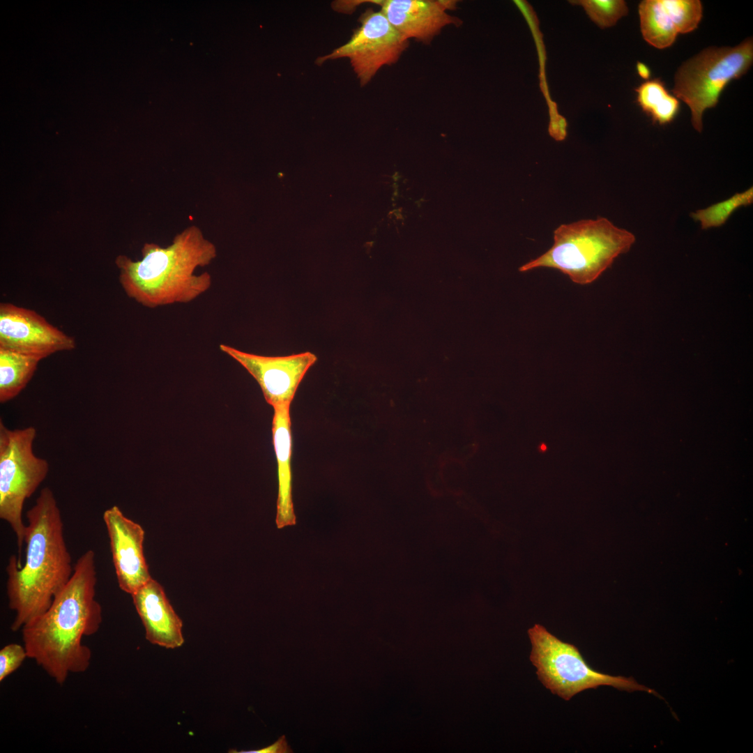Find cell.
<instances>
[{
    "label": "cell",
    "mask_w": 753,
    "mask_h": 753,
    "mask_svg": "<svg viewBox=\"0 0 753 753\" xmlns=\"http://www.w3.org/2000/svg\"><path fill=\"white\" fill-rule=\"evenodd\" d=\"M96 583L95 552L88 549L48 609L22 628L28 657L59 684L69 674L84 672L89 667L91 651L82 639L96 633L102 621Z\"/></svg>",
    "instance_id": "obj_1"
},
{
    "label": "cell",
    "mask_w": 753,
    "mask_h": 753,
    "mask_svg": "<svg viewBox=\"0 0 753 753\" xmlns=\"http://www.w3.org/2000/svg\"><path fill=\"white\" fill-rule=\"evenodd\" d=\"M26 517L24 563L19 565L12 555L6 567L8 606L15 613L13 631L47 610L74 570L61 510L50 487L40 492Z\"/></svg>",
    "instance_id": "obj_2"
},
{
    "label": "cell",
    "mask_w": 753,
    "mask_h": 753,
    "mask_svg": "<svg viewBox=\"0 0 753 753\" xmlns=\"http://www.w3.org/2000/svg\"><path fill=\"white\" fill-rule=\"evenodd\" d=\"M142 254L137 261L119 255L115 264L127 296L145 307L187 303L211 286L208 273L196 275L195 271L209 265L217 256V249L196 226L183 229L167 247L145 243Z\"/></svg>",
    "instance_id": "obj_3"
},
{
    "label": "cell",
    "mask_w": 753,
    "mask_h": 753,
    "mask_svg": "<svg viewBox=\"0 0 753 753\" xmlns=\"http://www.w3.org/2000/svg\"><path fill=\"white\" fill-rule=\"evenodd\" d=\"M634 241L631 232L603 217L562 224L554 231L552 246L519 271L554 268L575 284H588L610 267L618 256L627 252Z\"/></svg>",
    "instance_id": "obj_4"
},
{
    "label": "cell",
    "mask_w": 753,
    "mask_h": 753,
    "mask_svg": "<svg viewBox=\"0 0 753 753\" xmlns=\"http://www.w3.org/2000/svg\"><path fill=\"white\" fill-rule=\"evenodd\" d=\"M33 426L8 428L0 421V518L7 522L17 539V563L26 525L22 519L24 505L48 475V462L35 455Z\"/></svg>",
    "instance_id": "obj_5"
},
{
    "label": "cell",
    "mask_w": 753,
    "mask_h": 753,
    "mask_svg": "<svg viewBox=\"0 0 753 753\" xmlns=\"http://www.w3.org/2000/svg\"><path fill=\"white\" fill-rule=\"evenodd\" d=\"M753 62V40L731 47H708L683 63L675 75L673 93L691 110L692 123L701 132L703 112L714 107L733 79L745 75Z\"/></svg>",
    "instance_id": "obj_6"
},
{
    "label": "cell",
    "mask_w": 753,
    "mask_h": 753,
    "mask_svg": "<svg viewBox=\"0 0 753 753\" xmlns=\"http://www.w3.org/2000/svg\"><path fill=\"white\" fill-rule=\"evenodd\" d=\"M528 634L532 646L530 660L537 669L538 679L552 694L566 701L580 692L600 685L655 693L632 678L613 676L594 670L576 646L562 641L539 624L530 628Z\"/></svg>",
    "instance_id": "obj_7"
},
{
    "label": "cell",
    "mask_w": 753,
    "mask_h": 753,
    "mask_svg": "<svg viewBox=\"0 0 753 753\" xmlns=\"http://www.w3.org/2000/svg\"><path fill=\"white\" fill-rule=\"evenodd\" d=\"M358 20L360 25L353 31L350 40L330 54L317 58L316 63L348 58L360 85L364 86L381 67L395 63L409 43L381 10L367 9Z\"/></svg>",
    "instance_id": "obj_8"
},
{
    "label": "cell",
    "mask_w": 753,
    "mask_h": 753,
    "mask_svg": "<svg viewBox=\"0 0 753 753\" xmlns=\"http://www.w3.org/2000/svg\"><path fill=\"white\" fill-rule=\"evenodd\" d=\"M220 349L240 363L257 381L273 407L290 406L305 374L317 360L306 351L287 356H265L221 344Z\"/></svg>",
    "instance_id": "obj_9"
},
{
    "label": "cell",
    "mask_w": 753,
    "mask_h": 753,
    "mask_svg": "<svg viewBox=\"0 0 753 753\" xmlns=\"http://www.w3.org/2000/svg\"><path fill=\"white\" fill-rule=\"evenodd\" d=\"M75 347L73 337L36 312L9 303L0 304V348L43 360Z\"/></svg>",
    "instance_id": "obj_10"
},
{
    "label": "cell",
    "mask_w": 753,
    "mask_h": 753,
    "mask_svg": "<svg viewBox=\"0 0 753 753\" xmlns=\"http://www.w3.org/2000/svg\"><path fill=\"white\" fill-rule=\"evenodd\" d=\"M102 517L119 587L131 595L152 578L144 553V531L116 505Z\"/></svg>",
    "instance_id": "obj_11"
},
{
    "label": "cell",
    "mask_w": 753,
    "mask_h": 753,
    "mask_svg": "<svg viewBox=\"0 0 753 753\" xmlns=\"http://www.w3.org/2000/svg\"><path fill=\"white\" fill-rule=\"evenodd\" d=\"M381 7V12L406 40L414 38L429 44L446 26L462 24L460 19L447 10L456 8L453 0H377L370 1Z\"/></svg>",
    "instance_id": "obj_12"
},
{
    "label": "cell",
    "mask_w": 753,
    "mask_h": 753,
    "mask_svg": "<svg viewBox=\"0 0 753 753\" xmlns=\"http://www.w3.org/2000/svg\"><path fill=\"white\" fill-rule=\"evenodd\" d=\"M641 31L651 45L670 47L678 33L696 29L702 17L699 0H644L639 4Z\"/></svg>",
    "instance_id": "obj_13"
},
{
    "label": "cell",
    "mask_w": 753,
    "mask_h": 753,
    "mask_svg": "<svg viewBox=\"0 0 753 753\" xmlns=\"http://www.w3.org/2000/svg\"><path fill=\"white\" fill-rule=\"evenodd\" d=\"M133 604L152 644L176 648L184 643L183 623L174 611L162 586L151 578L131 594Z\"/></svg>",
    "instance_id": "obj_14"
},
{
    "label": "cell",
    "mask_w": 753,
    "mask_h": 753,
    "mask_svg": "<svg viewBox=\"0 0 753 753\" xmlns=\"http://www.w3.org/2000/svg\"><path fill=\"white\" fill-rule=\"evenodd\" d=\"M273 442L277 464L278 494L275 522L278 528L296 524L291 468L292 439L290 406L273 407Z\"/></svg>",
    "instance_id": "obj_15"
},
{
    "label": "cell",
    "mask_w": 753,
    "mask_h": 753,
    "mask_svg": "<svg viewBox=\"0 0 753 753\" xmlns=\"http://www.w3.org/2000/svg\"><path fill=\"white\" fill-rule=\"evenodd\" d=\"M40 358L0 348V402L16 397L36 372Z\"/></svg>",
    "instance_id": "obj_16"
},
{
    "label": "cell",
    "mask_w": 753,
    "mask_h": 753,
    "mask_svg": "<svg viewBox=\"0 0 753 753\" xmlns=\"http://www.w3.org/2000/svg\"><path fill=\"white\" fill-rule=\"evenodd\" d=\"M637 102L654 123L665 125L677 116L680 102L660 78L648 79L635 89Z\"/></svg>",
    "instance_id": "obj_17"
},
{
    "label": "cell",
    "mask_w": 753,
    "mask_h": 753,
    "mask_svg": "<svg viewBox=\"0 0 753 753\" xmlns=\"http://www.w3.org/2000/svg\"><path fill=\"white\" fill-rule=\"evenodd\" d=\"M753 201V188L742 193H736L731 198L713 204L706 209L691 213V217L699 221L702 229L717 227L723 225L731 213L738 207L747 206Z\"/></svg>",
    "instance_id": "obj_18"
},
{
    "label": "cell",
    "mask_w": 753,
    "mask_h": 753,
    "mask_svg": "<svg viewBox=\"0 0 753 753\" xmlns=\"http://www.w3.org/2000/svg\"><path fill=\"white\" fill-rule=\"evenodd\" d=\"M570 2L582 6L591 20L602 29L614 26L621 17L628 13L626 3L623 0H581Z\"/></svg>",
    "instance_id": "obj_19"
},
{
    "label": "cell",
    "mask_w": 753,
    "mask_h": 753,
    "mask_svg": "<svg viewBox=\"0 0 753 753\" xmlns=\"http://www.w3.org/2000/svg\"><path fill=\"white\" fill-rule=\"evenodd\" d=\"M28 657L24 646L10 644L0 651V681L17 670Z\"/></svg>",
    "instance_id": "obj_20"
},
{
    "label": "cell",
    "mask_w": 753,
    "mask_h": 753,
    "mask_svg": "<svg viewBox=\"0 0 753 753\" xmlns=\"http://www.w3.org/2000/svg\"><path fill=\"white\" fill-rule=\"evenodd\" d=\"M229 752H238V753H289L293 752L289 745L287 743L285 736L283 735L280 737L273 744L258 750H243V751H229Z\"/></svg>",
    "instance_id": "obj_21"
},
{
    "label": "cell",
    "mask_w": 753,
    "mask_h": 753,
    "mask_svg": "<svg viewBox=\"0 0 753 753\" xmlns=\"http://www.w3.org/2000/svg\"><path fill=\"white\" fill-rule=\"evenodd\" d=\"M636 69L639 76L645 80H648L651 76V72L650 68L644 63L638 61L637 63Z\"/></svg>",
    "instance_id": "obj_22"
}]
</instances>
